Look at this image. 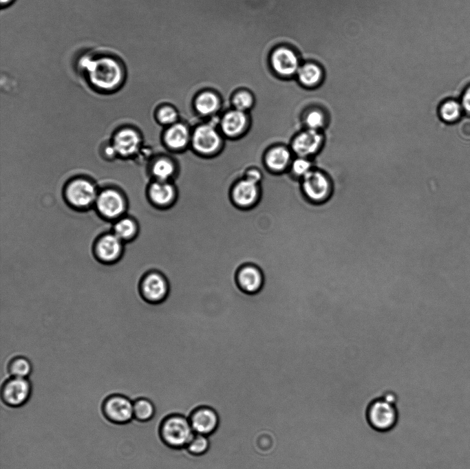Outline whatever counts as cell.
Masks as SVG:
<instances>
[{
	"instance_id": "1",
	"label": "cell",
	"mask_w": 470,
	"mask_h": 469,
	"mask_svg": "<svg viewBox=\"0 0 470 469\" xmlns=\"http://www.w3.org/2000/svg\"><path fill=\"white\" fill-rule=\"evenodd\" d=\"M77 69L91 87L100 91L116 90L127 77L125 63L111 53L85 54L80 57Z\"/></svg>"
},
{
	"instance_id": "2",
	"label": "cell",
	"mask_w": 470,
	"mask_h": 469,
	"mask_svg": "<svg viewBox=\"0 0 470 469\" xmlns=\"http://www.w3.org/2000/svg\"><path fill=\"white\" fill-rule=\"evenodd\" d=\"M161 442L174 450H184L194 435L188 416L180 413H171L164 417L158 426Z\"/></svg>"
},
{
	"instance_id": "3",
	"label": "cell",
	"mask_w": 470,
	"mask_h": 469,
	"mask_svg": "<svg viewBox=\"0 0 470 469\" xmlns=\"http://www.w3.org/2000/svg\"><path fill=\"white\" fill-rule=\"evenodd\" d=\"M223 145V135L218 127L208 121L197 126L191 133V146L200 155L211 156L218 153Z\"/></svg>"
},
{
	"instance_id": "4",
	"label": "cell",
	"mask_w": 470,
	"mask_h": 469,
	"mask_svg": "<svg viewBox=\"0 0 470 469\" xmlns=\"http://www.w3.org/2000/svg\"><path fill=\"white\" fill-rule=\"evenodd\" d=\"M369 425L375 430L385 432L392 429L398 421V411L394 403L380 397L371 402L366 411Z\"/></svg>"
},
{
	"instance_id": "5",
	"label": "cell",
	"mask_w": 470,
	"mask_h": 469,
	"mask_svg": "<svg viewBox=\"0 0 470 469\" xmlns=\"http://www.w3.org/2000/svg\"><path fill=\"white\" fill-rule=\"evenodd\" d=\"M303 197L310 201L319 204L327 200L332 193V182L323 171L312 169L301 179Z\"/></svg>"
},
{
	"instance_id": "6",
	"label": "cell",
	"mask_w": 470,
	"mask_h": 469,
	"mask_svg": "<svg viewBox=\"0 0 470 469\" xmlns=\"http://www.w3.org/2000/svg\"><path fill=\"white\" fill-rule=\"evenodd\" d=\"M102 412L112 424H127L133 419V401L121 393L111 394L105 398Z\"/></svg>"
},
{
	"instance_id": "7",
	"label": "cell",
	"mask_w": 470,
	"mask_h": 469,
	"mask_svg": "<svg viewBox=\"0 0 470 469\" xmlns=\"http://www.w3.org/2000/svg\"><path fill=\"white\" fill-rule=\"evenodd\" d=\"M274 71L281 78H295L303 63L298 52L292 47L283 45L275 49L270 58Z\"/></svg>"
},
{
	"instance_id": "8",
	"label": "cell",
	"mask_w": 470,
	"mask_h": 469,
	"mask_svg": "<svg viewBox=\"0 0 470 469\" xmlns=\"http://www.w3.org/2000/svg\"><path fill=\"white\" fill-rule=\"evenodd\" d=\"M32 394V386L27 378L12 377L7 380L1 390L3 402L12 408L25 404Z\"/></svg>"
},
{
	"instance_id": "9",
	"label": "cell",
	"mask_w": 470,
	"mask_h": 469,
	"mask_svg": "<svg viewBox=\"0 0 470 469\" xmlns=\"http://www.w3.org/2000/svg\"><path fill=\"white\" fill-rule=\"evenodd\" d=\"M188 417L195 433L209 437L216 432L220 424L218 412L214 407L206 404L195 407Z\"/></svg>"
},
{
	"instance_id": "10",
	"label": "cell",
	"mask_w": 470,
	"mask_h": 469,
	"mask_svg": "<svg viewBox=\"0 0 470 469\" xmlns=\"http://www.w3.org/2000/svg\"><path fill=\"white\" fill-rule=\"evenodd\" d=\"M169 283L160 272L151 271L147 273L140 283L141 296L150 303H162L168 296Z\"/></svg>"
},
{
	"instance_id": "11",
	"label": "cell",
	"mask_w": 470,
	"mask_h": 469,
	"mask_svg": "<svg viewBox=\"0 0 470 469\" xmlns=\"http://www.w3.org/2000/svg\"><path fill=\"white\" fill-rule=\"evenodd\" d=\"M323 142L321 131L305 129L292 138L290 149L295 156L308 158L320 151Z\"/></svg>"
},
{
	"instance_id": "12",
	"label": "cell",
	"mask_w": 470,
	"mask_h": 469,
	"mask_svg": "<svg viewBox=\"0 0 470 469\" xmlns=\"http://www.w3.org/2000/svg\"><path fill=\"white\" fill-rule=\"evenodd\" d=\"M248 125V113L233 108L222 116L220 131L226 138H237L246 132Z\"/></svg>"
},
{
	"instance_id": "13",
	"label": "cell",
	"mask_w": 470,
	"mask_h": 469,
	"mask_svg": "<svg viewBox=\"0 0 470 469\" xmlns=\"http://www.w3.org/2000/svg\"><path fill=\"white\" fill-rule=\"evenodd\" d=\"M260 196L259 184L244 178L233 187L231 198L237 206L248 208L254 206Z\"/></svg>"
},
{
	"instance_id": "14",
	"label": "cell",
	"mask_w": 470,
	"mask_h": 469,
	"mask_svg": "<svg viewBox=\"0 0 470 469\" xmlns=\"http://www.w3.org/2000/svg\"><path fill=\"white\" fill-rule=\"evenodd\" d=\"M236 279L239 288L248 294L258 292L264 282L262 272L253 264H246L241 267L237 273Z\"/></svg>"
},
{
	"instance_id": "15",
	"label": "cell",
	"mask_w": 470,
	"mask_h": 469,
	"mask_svg": "<svg viewBox=\"0 0 470 469\" xmlns=\"http://www.w3.org/2000/svg\"><path fill=\"white\" fill-rule=\"evenodd\" d=\"M67 197L72 204L83 207L94 201L96 198V191L91 182L85 179H76L67 187Z\"/></svg>"
},
{
	"instance_id": "16",
	"label": "cell",
	"mask_w": 470,
	"mask_h": 469,
	"mask_svg": "<svg viewBox=\"0 0 470 469\" xmlns=\"http://www.w3.org/2000/svg\"><path fill=\"white\" fill-rule=\"evenodd\" d=\"M191 131L189 127L178 121L166 128L163 141L169 149L181 151L191 146Z\"/></svg>"
},
{
	"instance_id": "17",
	"label": "cell",
	"mask_w": 470,
	"mask_h": 469,
	"mask_svg": "<svg viewBox=\"0 0 470 469\" xmlns=\"http://www.w3.org/2000/svg\"><path fill=\"white\" fill-rule=\"evenodd\" d=\"M147 195L152 204L165 208L175 201L176 190L171 181L153 180L149 186Z\"/></svg>"
},
{
	"instance_id": "18",
	"label": "cell",
	"mask_w": 470,
	"mask_h": 469,
	"mask_svg": "<svg viewBox=\"0 0 470 469\" xmlns=\"http://www.w3.org/2000/svg\"><path fill=\"white\" fill-rule=\"evenodd\" d=\"M290 148L278 145L270 148L266 153L264 163L273 173H282L289 170L293 160Z\"/></svg>"
},
{
	"instance_id": "19",
	"label": "cell",
	"mask_w": 470,
	"mask_h": 469,
	"mask_svg": "<svg viewBox=\"0 0 470 469\" xmlns=\"http://www.w3.org/2000/svg\"><path fill=\"white\" fill-rule=\"evenodd\" d=\"M96 206L100 212L107 217H116L125 208V202L121 195L114 190L103 191L96 198Z\"/></svg>"
},
{
	"instance_id": "20",
	"label": "cell",
	"mask_w": 470,
	"mask_h": 469,
	"mask_svg": "<svg viewBox=\"0 0 470 469\" xmlns=\"http://www.w3.org/2000/svg\"><path fill=\"white\" fill-rule=\"evenodd\" d=\"M324 76V70L319 63L306 61L301 65L295 78L302 87L314 89L322 83Z\"/></svg>"
},
{
	"instance_id": "21",
	"label": "cell",
	"mask_w": 470,
	"mask_h": 469,
	"mask_svg": "<svg viewBox=\"0 0 470 469\" xmlns=\"http://www.w3.org/2000/svg\"><path fill=\"white\" fill-rule=\"evenodd\" d=\"M142 139L138 133L130 129L118 132L113 142L116 153L126 156L133 155L140 147Z\"/></svg>"
},
{
	"instance_id": "22",
	"label": "cell",
	"mask_w": 470,
	"mask_h": 469,
	"mask_svg": "<svg viewBox=\"0 0 470 469\" xmlns=\"http://www.w3.org/2000/svg\"><path fill=\"white\" fill-rule=\"evenodd\" d=\"M221 99L213 91L206 90L200 93L194 101L195 111L202 117L209 118L217 114L221 109Z\"/></svg>"
},
{
	"instance_id": "23",
	"label": "cell",
	"mask_w": 470,
	"mask_h": 469,
	"mask_svg": "<svg viewBox=\"0 0 470 469\" xmlns=\"http://www.w3.org/2000/svg\"><path fill=\"white\" fill-rule=\"evenodd\" d=\"M122 249L121 239L115 234H109L100 239L96 251L100 260L111 262L120 257Z\"/></svg>"
},
{
	"instance_id": "24",
	"label": "cell",
	"mask_w": 470,
	"mask_h": 469,
	"mask_svg": "<svg viewBox=\"0 0 470 469\" xmlns=\"http://www.w3.org/2000/svg\"><path fill=\"white\" fill-rule=\"evenodd\" d=\"M150 172L154 180L171 181L176 175L177 169L170 159L160 157L153 161Z\"/></svg>"
},
{
	"instance_id": "25",
	"label": "cell",
	"mask_w": 470,
	"mask_h": 469,
	"mask_svg": "<svg viewBox=\"0 0 470 469\" xmlns=\"http://www.w3.org/2000/svg\"><path fill=\"white\" fill-rule=\"evenodd\" d=\"M133 419L139 422H148L156 415L155 404L149 397H139L133 401Z\"/></svg>"
},
{
	"instance_id": "26",
	"label": "cell",
	"mask_w": 470,
	"mask_h": 469,
	"mask_svg": "<svg viewBox=\"0 0 470 469\" xmlns=\"http://www.w3.org/2000/svg\"><path fill=\"white\" fill-rule=\"evenodd\" d=\"M303 115L302 122L306 129L321 131L325 125V113L319 106H312L309 109H306Z\"/></svg>"
},
{
	"instance_id": "27",
	"label": "cell",
	"mask_w": 470,
	"mask_h": 469,
	"mask_svg": "<svg viewBox=\"0 0 470 469\" xmlns=\"http://www.w3.org/2000/svg\"><path fill=\"white\" fill-rule=\"evenodd\" d=\"M210 448L211 441L209 436L194 433L184 449L193 457H202L209 452Z\"/></svg>"
},
{
	"instance_id": "28",
	"label": "cell",
	"mask_w": 470,
	"mask_h": 469,
	"mask_svg": "<svg viewBox=\"0 0 470 469\" xmlns=\"http://www.w3.org/2000/svg\"><path fill=\"white\" fill-rule=\"evenodd\" d=\"M255 99L253 94L247 90H239L232 98L233 108L248 113L253 107Z\"/></svg>"
},
{
	"instance_id": "29",
	"label": "cell",
	"mask_w": 470,
	"mask_h": 469,
	"mask_svg": "<svg viewBox=\"0 0 470 469\" xmlns=\"http://www.w3.org/2000/svg\"><path fill=\"white\" fill-rule=\"evenodd\" d=\"M136 232L137 226L135 221L129 218L122 219L114 226V234L121 240L134 237Z\"/></svg>"
},
{
	"instance_id": "30",
	"label": "cell",
	"mask_w": 470,
	"mask_h": 469,
	"mask_svg": "<svg viewBox=\"0 0 470 469\" xmlns=\"http://www.w3.org/2000/svg\"><path fill=\"white\" fill-rule=\"evenodd\" d=\"M156 117L161 124L167 127L179 121L178 111L173 107L169 105H163L158 108Z\"/></svg>"
},
{
	"instance_id": "31",
	"label": "cell",
	"mask_w": 470,
	"mask_h": 469,
	"mask_svg": "<svg viewBox=\"0 0 470 469\" xmlns=\"http://www.w3.org/2000/svg\"><path fill=\"white\" fill-rule=\"evenodd\" d=\"M312 169L311 161L303 157L293 159L289 168L292 175L300 180Z\"/></svg>"
},
{
	"instance_id": "32",
	"label": "cell",
	"mask_w": 470,
	"mask_h": 469,
	"mask_svg": "<svg viewBox=\"0 0 470 469\" xmlns=\"http://www.w3.org/2000/svg\"><path fill=\"white\" fill-rule=\"evenodd\" d=\"M461 113L460 105L455 100L445 102L440 108V115L442 119L447 122L456 120Z\"/></svg>"
},
{
	"instance_id": "33",
	"label": "cell",
	"mask_w": 470,
	"mask_h": 469,
	"mask_svg": "<svg viewBox=\"0 0 470 469\" xmlns=\"http://www.w3.org/2000/svg\"><path fill=\"white\" fill-rule=\"evenodd\" d=\"M9 370L12 377L27 378L31 373L32 366L27 359L19 358L12 362Z\"/></svg>"
},
{
	"instance_id": "34",
	"label": "cell",
	"mask_w": 470,
	"mask_h": 469,
	"mask_svg": "<svg viewBox=\"0 0 470 469\" xmlns=\"http://www.w3.org/2000/svg\"><path fill=\"white\" fill-rule=\"evenodd\" d=\"M244 178L260 184L263 180V175L257 168H250L246 173Z\"/></svg>"
},
{
	"instance_id": "35",
	"label": "cell",
	"mask_w": 470,
	"mask_h": 469,
	"mask_svg": "<svg viewBox=\"0 0 470 469\" xmlns=\"http://www.w3.org/2000/svg\"><path fill=\"white\" fill-rule=\"evenodd\" d=\"M462 106L468 112H470V86L467 87L462 98Z\"/></svg>"
},
{
	"instance_id": "36",
	"label": "cell",
	"mask_w": 470,
	"mask_h": 469,
	"mask_svg": "<svg viewBox=\"0 0 470 469\" xmlns=\"http://www.w3.org/2000/svg\"><path fill=\"white\" fill-rule=\"evenodd\" d=\"M16 0H0L1 8H6L12 5Z\"/></svg>"
},
{
	"instance_id": "37",
	"label": "cell",
	"mask_w": 470,
	"mask_h": 469,
	"mask_svg": "<svg viewBox=\"0 0 470 469\" xmlns=\"http://www.w3.org/2000/svg\"><path fill=\"white\" fill-rule=\"evenodd\" d=\"M220 156H221V155H220ZM222 163H223V162H222ZM225 169H226V168H225ZM227 173H228V172H227ZM232 181L233 182V180H232ZM246 209H247V208H246ZM247 210H248V209H247ZM253 212H254V211H253ZM248 213H249V212H248ZM254 213H255V212H254ZM247 220H248V219H247Z\"/></svg>"
}]
</instances>
